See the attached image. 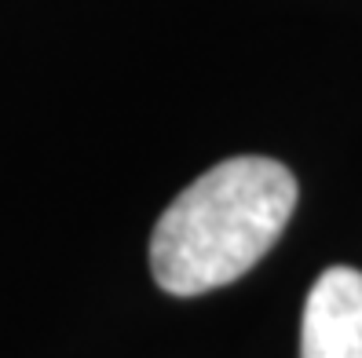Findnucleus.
Segmentation results:
<instances>
[{
	"label": "nucleus",
	"mask_w": 362,
	"mask_h": 358,
	"mask_svg": "<svg viewBox=\"0 0 362 358\" xmlns=\"http://www.w3.org/2000/svg\"><path fill=\"white\" fill-rule=\"evenodd\" d=\"M300 358H362V270L329 267L308 292Z\"/></svg>",
	"instance_id": "f03ea898"
},
{
	"label": "nucleus",
	"mask_w": 362,
	"mask_h": 358,
	"mask_svg": "<svg viewBox=\"0 0 362 358\" xmlns=\"http://www.w3.org/2000/svg\"><path fill=\"white\" fill-rule=\"evenodd\" d=\"M296 208L293 172L260 154L212 165L161 213L151 234L154 282L173 297H202L257 267Z\"/></svg>",
	"instance_id": "f257e3e1"
}]
</instances>
